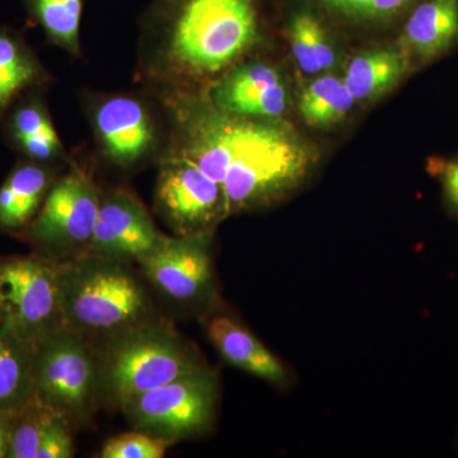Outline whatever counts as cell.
Wrapping results in <instances>:
<instances>
[{"mask_svg": "<svg viewBox=\"0 0 458 458\" xmlns=\"http://www.w3.org/2000/svg\"><path fill=\"white\" fill-rule=\"evenodd\" d=\"M177 105L182 155L221 186L228 216L276 203L311 174L315 150L285 123L191 99Z\"/></svg>", "mask_w": 458, "mask_h": 458, "instance_id": "6da1fadb", "label": "cell"}, {"mask_svg": "<svg viewBox=\"0 0 458 458\" xmlns=\"http://www.w3.org/2000/svg\"><path fill=\"white\" fill-rule=\"evenodd\" d=\"M155 16L165 64L186 80L221 73L259 38V0H158Z\"/></svg>", "mask_w": 458, "mask_h": 458, "instance_id": "7a4b0ae2", "label": "cell"}, {"mask_svg": "<svg viewBox=\"0 0 458 458\" xmlns=\"http://www.w3.org/2000/svg\"><path fill=\"white\" fill-rule=\"evenodd\" d=\"M66 327L74 333L116 336L140 324L147 297L134 276L99 256L59 271Z\"/></svg>", "mask_w": 458, "mask_h": 458, "instance_id": "3957f363", "label": "cell"}, {"mask_svg": "<svg viewBox=\"0 0 458 458\" xmlns=\"http://www.w3.org/2000/svg\"><path fill=\"white\" fill-rule=\"evenodd\" d=\"M114 337L102 370L119 403L205 369L192 349L167 328L140 324Z\"/></svg>", "mask_w": 458, "mask_h": 458, "instance_id": "277c9868", "label": "cell"}, {"mask_svg": "<svg viewBox=\"0 0 458 458\" xmlns=\"http://www.w3.org/2000/svg\"><path fill=\"white\" fill-rule=\"evenodd\" d=\"M216 396L218 378L204 369L123 401L122 406L138 430L172 443L207 430Z\"/></svg>", "mask_w": 458, "mask_h": 458, "instance_id": "5b68a950", "label": "cell"}, {"mask_svg": "<svg viewBox=\"0 0 458 458\" xmlns=\"http://www.w3.org/2000/svg\"><path fill=\"white\" fill-rule=\"evenodd\" d=\"M33 386L35 396L69 423H81L89 417L98 379L81 335L62 328L36 346Z\"/></svg>", "mask_w": 458, "mask_h": 458, "instance_id": "8992f818", "label": "cell"}, {"mask_svg": "<svg viewBox=\"0 0 458 458\" xmlns=\"http://www.w3.org/2000/svg\"><path fill=\"white\" fill-rule=\"evenodd\" d=\"M7 327L36 346L66 328L59 271L31 259L8 262L0 269Z\"/></svg>", "mask_w": 458, "mask_h": 458, "instance_id": "52a82bcc", "label": "cell"}, {"mask_svg": "<svg viewBox=\"0 0 458 458\" xmlns=\"http://www.w3.org/2000/svg\"><path fill=\"white\" fill-rule=\"evenodd\" d=\"M157 203L179 236L212 233L214 225L228 216L221 186L183 155L162 167Z\"/></svg>", "mask_w": 458, "mask_h": 458, "instance_id": "ba28073f", "label": "cell"}, {"mask_svg": "<svg viewBox=\"0 0 458 458\" xmlns=\"http://www.w3.org/2000/svg\"><path fill=\"white\" fill-rule=\"evenodd\" d=\"M210 240L212 233L164 237L138 261L148 279L172 300L200 302L213 291Z\"/></svg>", "mask_w": 458, "mask_h": 458, "instance_id": "9c48e42d", "label": "cell"}, {"mask_svg": "<svg viewBox=\"0 0 458 458\" xmlns=\"http://www.w3.org/2000/svg\"><path fill=\"white\" fill-rule=\"evenodd\" d=\"M99 204L92 181L82 172H72L47 192L32 223V236L45 245L55 247L90 243Z\"/></svg>", "mask_w": 458, "mask_h": 458, "instance_id": "30bf717a", "label": "cell"}, {"mask_svg": "<svg viewBox=\"0 0 458 458\" xmlns=\"http://www.w3.org/2000/svg\"><path fill=\"white\" fill-rule=\"evenodd\" d=\"M164 237L134 198L117 192L99 204L90 246L105 258L140 260L155 250Z\"/></svg>", "mask_w": 458, "mask_h": 458, "instance_id": "8fae6325", "label": "cell"}, {"mask_svg": "<svg viewBox=\"0 0 458 458\" xmlns=\"http://www.w3.org/2000/svg\"><path fill=\"white\" fill-rule=\"evenodd\" d=\"M212 104L228 114L276 119L288 108V90L282 75L267 63L238 66L212 90Z\"/></svg>", "mask_w": 458, "mask_h": 458, "instance_id": "7c38bea8", "label": "cell"}, {"mask_svg": "<svg viewBox=\"0 0 458 458\" xmlns=\"http://www.w3.org/2000/svg\"><path fill=\"white\" fill-rule=\"evenodd\" d=\"M95 125L105 152L120 165H131L149 152L156 132L146 107L126 96L99 105Z\"/></svg>", "mask_w": 458, "mask_h": 458, "instance_id": "4fadbf2b", "label": "cell"}, {"mask_svg": "<svg viewBox=\"0 0 458 458\" xmlns=\"http://www.w3.org/2000/svg\"><path fill=\"white\" fill-rule=\"evenodd\" d=\"M400 47L412 62H433L458 41V0H421L403 27Z\"/></svg>", "mask_w": 458, "mask_h": 458, "instance_id": "5bb4252c", "label": "cell"}, {"mask_svg": "<svg viewBox=\"0 0 458 458\" xmlns=\"http://www.w3.org/2000/svg\"><path fill=\"white\" fill-rule=\"evenodd\" d=\"M207 334L223 360L231 366L274 386L288 384V370L278 357L233 318L225 315L210 318Z\"/></svg>", "mask_w": 458, "mask_h": 458, "instance_id": "9a60e30c", "label": "cell"}, {"mask_svg": "<svg viewBox=\"0 0 458 458\" xmlns=\"http://www.w3.org/2000/svg\"><path fill=\"white\" fill-rule=\"evenodd\" d=\"M25 95L7 111V135L30 161L47 164L62 155V141L38 93Z\"/></svg>", "mask_w": 458, "mask_h": 458, "instance_id": "2e32d148", "label": "cell"}, {"mask_svg": "<svg viewBox=\"0 0 458 458\" xmlns=\"http://www.w3.org/2000/svg\"><path fill=\"white\" fill-rule=\"evenodd\" d=\"M411 64L401 47L366 51L352 57L343 81L355 101H372L394 89Z\"/></svg>", "mask_w": 458, "mask_h": 458, "instance_id": "e0dca14e", "label": "cell"}, {"mask_svg": "<svg viewBox=\"0 0 458 458\" xmlns=\"http://www.w3.org/2000/svg\"><path fill=\"white\" fill-rule=\"evenodd\" d=\"M47 80L44 69L20 33L0 26V117L29 90Z\"/></svg>", "mask_w": 458, "mask_h": 458, "instance_id": "ac0fdd59", "label": "cell"}, {"mask_svg": "<svg viewBox=\"0 0 458 458\" xmlns=\"http://www.w3.org/2000/svg\"><path fill=\"white\" fill-rule=\"evenodd\" d=\"M33 355V346L0 330V414H18L35 399Z\"/></svg>", "mask_w": 458, "mask_h": 458, "instance_id": "d6986e66", "label": "cell"}, {"mask_svg": "<svg viewBox=\"0 0 458 458\" xmlns=\"http://www.w3.org/2000/svg\"><path fill=\"white\" fill-rule=\"evenodd\" d=\"M38 162L18 165L0 188V227L18 229L31 221L47 198L50 177Z\"/></svg>", "mask_w": 458, "mask_h": 458, "instance_id": "ffe728a7", "label": "cell"}, {"mask_svg": "<svg viewBox=\"0 0 458 458\" xmlns=\"http://www.w3.org/2000/svg\"><path fill=\"white\" fill-rule=\"evenodd\" d=\"M288 38L292 53L303 73H327L335 66L333 42L321 21L310 12H298L292 17Z\"/></svg>", "mask_w": 458, "mask_h": 458, "instance_id": "44dd1931", "label": "cell"}, {"mask_svg": "<svg viewBox=\"0 0 458 458\" xmlns=\"http://www.w3.org/2000/svg\"><path fill=\"white\" fill-rule=\"evenodd\" d=\"M354 102L343 80L334 75H321L301 93L298 110L309 125L327 128L342 122Z\"/></svg>", "mask_w": 458, "mask_h": 458, "instance_id": "7402d4cb", "label": "cell"}, {"mask_svg": "<svg viewBox=\"0 0 458 458\" xmlns=\"http://www.w3.org/2000/svg\"><path fill=\"white\" fill-rule=\"evenodd\" d=\"M30 16L57 47L78 55L83 0H25Z\"/></svg>", "mask_w": 458, "mask_h": 458, "instance_id": "603a6c76", "label": "cell"}, {"mask_svg": "<svg viewBox=\"0 0 458 458\" xmlns=\"http://www.w3.org/2000/svg\"><path fill=\"white\" fill-rule=\"evenodd\" d=\"M18 414L20 419L11 429L7 456L36 458L47 424L56 412L47 408L35 396V399Z\"/></svg>", "mask_w": 458, "mask_h": 458, "instance_id": "cb8c5ba5", "label": "cell"}, {"mask_svg": "<svg viewBox=\"0 0 458 458\" xmlns=\"http://www.w3.org/2000/svg\"><path fill=\"white\" fill-rule=\"evenodd\" d=\"M325 5L340 16L366 23H385L396 20L418 0H321Z\"/></svg>", "mask_w": 458, "mask_h": 458, "instance_id": "d4e9b609", "label": "cell"}, {"mask_svg": "<svg viewBox=\"0 0 458 458\" xmlns=\"http://www.w3.org/2000/svg\"><path fill=\"white\" fill-rule=\"evenodd\" d=\"M170 442L144 432L113 437L105 443L102 458H162Z\"/></svg>", "mask_w": 458, "mask_h": 458, "instance_id": "484cf974", "label": "cell"}, {"mask_svg": "<svg viewBox=\"0 0 458 458\" xmlns=\"http://www.w3.org/2000/svg\"><path fill=\"white\" fill-rule=\"evenodd\" d=\"M74 456L71 423L55 414L45 430L36 458H71Z\"/></svg>", "mask_w": 458, "mask_h": 458, "instance_id": "4316f807", "label": "cell"}, {"mask_svg": "<svg viewBox=\"0 0 458 458\" xmlns=\"http://www.w3.org/2000/svg\"><path fill=\"white\" fill-rule=\"evenodd\" d=\"M445 198L458 213V157L445 162L439 172Z\"/></svg>", "mask_w": 458, "mask_h": 458, "instance_id": "83f0119b", "label": "cell"}, {"mask_svg": "<svg viewBox=\"0 0 458 458\" xmlns=\"http://www.w3.org/2000/svg\"><path fill=\"white\" fill-rule=\"evenodd\" d=\"M7 414H0V457H5L8 454L9 437L11 427L7 424Z\"/></svg>", "mask_w": 458, "mask_h": 458, "instance_id": "f1b7e54d", "label": "cell"}, {"mask_svg": "<svg viewBox=\"0 0 458 458\" xmlns=\"http://www.w3.org/2000/svg\"><path fill=\"white\" fill-rule=\"evenodd\" d=\"M5 309L4 293H3V285L0 282V315L3 313V310Z\"/></svg>", "mask_w": 458, "mask_h": 458, "instance_id": "f546056e", "label": "cell"}]
</instances>
